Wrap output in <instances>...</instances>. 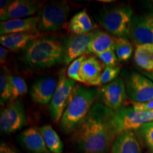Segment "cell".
<instances>
[{"label":"cell","instance_id":"obj_1","mask_svg":"<svg viewBox=\"0 0 153 153\" xmlns=\"http://www.w3.org/2000/svg\"><path fill=\"white\" fill-rule=\"evenodd\" d=\"M114 111L95 103L81 125L73 133L78 153H107L117 135L113 120Z\"/></svg>","mask_w":153,"mask_h":153},{"label":"cell","instance_id":"obj_2","mask_svg":"<svg viewBox=\"0 0 153 153\" xmlns=\"http://www.w3.org/2000/svg\"><path fill=\"white\" fill-rule=\"evenodd\" d=\"M97 89L76 85L60 120V128L65 134L73 133L81 125L94 104Z\"/></svg>","mask_w":153,"mask_h":153},{"label":"cell","instance_id":"obj_3","mask_svg":"<svg viewBox=\"0 0 153 153\" xmlns=\"http://www.w3.org/2000/svg\"><path fill=\"white\" fill-rule=\"evenodd\" d=\"M64 45L55 38H39L24 51V60L30 66L38 68L54 66L63 60Z\"/></svg>","mask_w":153,"mask_h":153},{"label":"cell","instance_id":"obj_4","mask_svg":"<svg viewBox=\"0 0 153 153\" xmlns=\"http://www.w3.org/2000/svg\"><path fill=\"white\" fill-rule=\"evenodd\" d=\"M133 11L129 6H118L101 12L99 22L115 37L129 38Z\"/></svg>","mask_w":153,"mask_h":153},{"label":"cell","instance_id":"obj_5","mask_svg":"<svg viewBox=\"0 0 153 153\" xmlns=\"http://www.w3.org/2000/svg\"><path fill=\"white\" fill-rule=\"evenodd\" d=\"M70 11L67 1H52L45 4L38 14L40 16L39 32H55L65 24Z\"/></svg>","mask_w":153,"mask_h":153},{"label":"cell","instance_id":"obj_6","mask_svg":"<svg viewBox=\"0 0 153 153\" xmlns=\"http://www.w3.org/2000/svg\"><path fill=\"white\" fill-rule=\"evenodd\" d=\"M153 121L152 111H140L133 106L114 111V127L116 135L125 131H136L144 124Z\"/></svg>","mask_w":153,"mask_h":153},{"label":"cell","instance_id":"obj_7","mask_svg":"<svg viewBox=\"0 0 153 153\" xmlns=\"http://www.w3.org/2000/svg\"><path fill=\"white\" fill-rule=\"evenodd\" d=\"M75 86L76 82L68 77L65 70L64 69L61 70L59 74L56 90L48 107L50 115L54 123L60 122L70 101L72 91Z\"/></svg>","mask_w":153,"mask_h":153},{"label":"cell","instance_id":"obj_8","mask_svg":"<svg viewBox=\"0 0 153 153\" xmlns=\"http://www.w3.org/2000/svg\"><path fill=\"white\" fill-rule=\"evenodd\" d=\"M27 118L22 101L19 99L11 101L1 110L0 130L2 133L11 134L27 126Z\"/></svg>","mask_w":153,"mask_h":153},{"label":"cell","instance_id":"obj_9","mask_svg":"<svg viewBox=\"0 0 153 153\" xmlns=\"http://www.w3.org/2000/svg\"><path fill=\"white\" fill-rule=\"evenodd\" d=\"M97 97L109 109L114 111L120 109L128 99L125 82L118 77L111 83L101 86L97 89Z\"/></svg>","mask_w":153,"mask_h":153},{"label":"cell","instance_id":"obj_10","mask_svg":"<svg viewBox=\"0 0 153 153\" xmlns=\"http://www.w3.org/2000/svg\"><path fill=\"white\" fill-rule=\"evenodd\" d=\"M128 97L133 104H140L153 99V82L142 74L133 72L126 77Z\"/></svg>","mask_w":153,"mask_h":153},{"label":"cell","instance_id":"obj_11","mask_svg":"<svg viewBox=\"0 0 153 153\" xmlns=\"http://www.w3.org/2000/svg\"><path fill=\"white\" fill-rule=\"evenodd\" d=\"M129 38L135 47L143 44L153 43V13L133 16Z\"/></svg>","mask_w":153,"mask_h":153},{"label":"cell","instance_id":"obj_12","mask_svg":"<svg viewBox=\"0 0 153 153\" xmlns=\"http://www.w3.org/2000/svg\"><path fill=\"white\" fill-rule=\"evenodd\" d=\"M45 3L36 0H14L9 7L0 14L1 22L11 19H25L33 16V15L41 10Z\"/></svg>","mask_w":153,"mask_h":153},{"label":"cell","instance_id":"obj_13","mask_svg":"<svg viewBox=\"0 0 153 153\" xmlns=\"http://www.w3.org/2000/svg\"><path fill=\"white\" fill-rule=\"evenodd\" d=\"M57 81L52 76H45L36 80L30 89V97L34 103L46 105L51 103L56 90Z\"/></svg>","mask_w":153,"mask_h":153},{"label":"cell","instance_id":"obj_14","mask_svg":"<svg viewBox=\"0 0 153 153\" xmlns=\"http://www.w3.org/2000/svg\"><path fill=\"white\" fill-rule=\"evenodd\" d=\"M94 31L82 36L72 35L67 39L64 45L63 62L65 65L70 64L74 60L87 53L89 41Z\"/></svg>","mask_w":153,"mask_h":153},{"label":"cell","instance_id":"obj_15","mask_svg":"<svg viewBox=\"0 0 153 153\" xmlns=\"http://www.w3.org/2000/svg\"><path fill=\"white\" fill-rule=\"evenodd\" d=\"M40 16L38 14L25 19H11L6 22H1L0 34L3 36L15 33L37 32L38 31V26Z\"/></svg>","mask_w":153,"mask_h":153},{"label":"cell","instance_id":"obj_16","mask_svg":"<svg viewBox=\"0 0 153 153\" xmlns=\"http://www.w3.org/2000/svg\"><path fill=\"white\" fill-rule=\"evenodd\" d=\"M19 140L29 153H51L48 149L39 128L32 127L24 130L19 136Z\"/></svg>","mask_w":153,"mask_h":153},{"label":"cell","instance_id":"obj_17","mask_svg":"<svg viewBox=\"0 0 153 153\" xmlns=\"http://www.w3.org/2000/svg\"><path fill=\"white\" fill-rule=\"evenodd\" d=\"M111 151V153H143L141 143L133 131H125L118 135Z\"/></svg>","mask_w":153,"mask_h":153},{"label":"cell","instance_id":"obj_18","mask_svg":"<svg viewBox=\"0 0 153 153\" xmlns=\"http://www.w3.org/2000/svg\"><path fill=\"white\" fill-rule=\"evenodd\" d=\"M41 35L37 32L15 33L0 36V43L3 47L11 52H18L25 49L34 40L41 38Z\"/></svg>","mask_w":153,"mask_h":153},{"label":"cell","instance_id":"obj_19","mask_svg":"<svg viewBox=\"0 0 153 153\" xmlns=\"http://www.w3.org/2000/svg\"><path fill=\"white\" fill-rule=\"evenodd\" d=\"M103 65L94 57H89L84 60L80 70L82 83L87 86H98L102 74Z\"/></svg>","mask_w":153,"mask_h":153},{"label":"cell","instance_id":"obj_20","mask_svg":"<svg viewBox=\"0 0 153 153\" xmlns=\"http://www.w3.org/2000/svg\"><path fill=\"white\" fill-rule=\"evenodd\" d=\"M114 50V38L106 32L97 30L94 31L92 37L89 41L87 53L98 55L107 51Z\"/></svg>","mask_w":153,"mask_h":153},{"label":"cell","instance_id":"obj_21","mask_svg":"<svg viewBox=\"0 0 153 153\" xmlns=\"http://www.w3.org/2000/svg\"><path fill=\"white\" fill-rule=\"evenodd\" d=\"M94 26L86 9L76 13L70 19L68 29L73 35L82 36L92 32Z\"/></svg>","mask_w":153,"mask_h":153},{"label":"cell","instance_id":"obj_22","mask_svg":"<svg viewBox=\"0 0 153 153\" xmlns=\"http://www.w3.org/2000/svg\"><path fill=\"white\" fill-rule=\"evenodd\" d=\"M135 64L145 72L153 71V43L143 44L135 47L134 53Z\"/></svg>","mask_w":153,"mask_h":153},{"label":"cell","instance_id":"obj_23","mask_svg":"<svg viewBox=\"0 0 153 153\" xmlns=\"http://www.w3.org/2000/svg\"><path fill=\"white\" fill-rule=\"evenodd\" d=\"M47 148L51 153H62L63 143L57 132L51 125H45L39 128Z\"/></svg>","mask_w":153,"mask_h":153},{"label":"cell","instance_id":"obj_24","mask_svg":"<svg viewBox=\"0 0 153 153\" xmlns=\"http://www.w3.org/2000/svg\"><path fill=\"white\" fill-rule=\"evenodd\" d=\"M114 51L118 60L126 62L133 54V47L127 38L114 37Z\"/></svg>","mask_w":153,"mask_h":153},{"label":"cell","instance_id":"obj_25","mask_svg":"<svg viewBox=\"0 0 153 153\" xmlns=\"http://www.w3.org/2000/svg\"><path fill=\"white\" fill-rule=\"evenodd\" d=\"M10 75L8 69L3 67L0 73V103L1 106L11 100V98Z\"/></svg>","mask_w":153,"mask_h":153},{"label":"cell","instance_id":"obj_26","mask_svg":"<svg viewBox=\"0 0 153 153\" xmlns=\"http://www.w3.org/2000/svg\"><path fill=\"white\" fill-rule=\"evenodd\" d=\"M140 142L153 152V121L149 122L141 126L136 131Z\"/></svg>","mask_w":153,"mask_h":153},{"label":"cell","instance_id":"obj_27","mask_svg":"<svg viewBox=\"0 0 153 153\" xmlns=\"http://www.w3.org/2000/svg\"><path fill=\"white\" fill-rule=\"evenodd\" d=\"M10 83L11 88V101L17 100L19 97H22L27 94V84L23 78L11 74Z\"/></svg>","mask_w":153,"mask_h":153},{"label":"cell","instance_id":"obj_28","mask_svg":"<svg viewBox=\"0 0 153 153\" xmlns=\"http://www.w3.org/2000/svg\"><path fill=\"white\" fill-rule=\"evenodd\" d=\"M86 57L84 55L70 63L68 68V70H67V75L70 79L82 83V79L81 77H80V70H81L82 63H83Z\"/></svg>","mask_w":153,"mask_h":153},{"label":"cell","instance_id":"obj_29","mask_svg":"<svg viewBox=\"0 0 153 153\" xmlns=\"http://www.w3.org/2000/svg\"><path fill=\"white\" fill-rule=\"evenodd\" d=\"M119 72V67H114V68L106 67L100 76L98 86L101 87V86L107 85V84H109L113 81H114L115 79L118 78Z\"/></svg>","mask_w":153,"mask_h":153},{"label":"cell","instance_id":"obj_30","mask_svg":"<svg viewBox=\"0 0 153 153\" xmlns=\"http://www.w3.org/2000/svg\"><path fill=\"white\" fill-rule=\"evenodd\" d=\"M97 56L98 57L99 60L101 61L103 64L106 65V67H111V68L116 67L118 60L114 50H111L107 52L97 55Z\"/></svg>","mask_w":153,"mask_h":153},{"label":"cell","instance_id":"obj_31","mask_svg":"<svg viewBox=\"0 0 153 153\" xmlns=\"http://www.w3.org/2000/svg\"><path fill=\"white\" fill-rule=\"evenodd\" d=\"M133 106L140 111H153V99L140 104H133Z\"/></svg>","mask_w":153,"mask_h":153},{"label":"cell","instance_id":"obj_32","mask_svg":"<svg viewBox=\"0 0 153 153\" xmlns=\"http://www.w3.org/2000/svg\"><path fill=\"white\" fill-rule=\"evenodd\" d=\"M0 153H19L17 151L5 143H1L0 145Z\"/></svg>","mask_w":153,"mask_h":153},{"label":"cell","instance_id":"obj_33","mask_svg":"<svg viewBox=\"0 0 153 153\" xmlns=\"http://www.w3.org/2000/svg\"><path fill=\"white\" fill-rule=\"evenodd\" d=\"M9 51L8 49H7L6 48L1 46L0 47V62H1V65L4 64L7 61V57L9 55Z\"/></svg>","mask_w":153,"mask_h":153},{"label":"cell","instance_id":"obj_34","mask_svg":"<svg viewBox=\"0 0 153 153\" xmlns=\"http://www.w3.org/2000/svg\"><path fill=\"white\" fill-rule=\"evenodd\" d=\"M12 1H8V0H1L0 1V14L4 11L6 9L9 7Z\"/></svg>","mask_w":153,"mask_h":153},{"label":"cell","instance_id":"obj_35","mask_svg":"<svg viewBox=\"0 0 153 153\" xmlns=\"http://www.w3.org/2000/svg\"><path fill=\"white\" fill-rule=\"evenodd\" d=\"M142 74L143 75L146 76V77H148V79H150L151 81L153 82V71L152 72H145V71H143L142 72Z\"/></svg>","mask_w":153,"mask_h":153},{"label":"cell","instance_id":"obj_36","mask_svg":"<svg viewBox=\"0 0 153 153\" xmlns=\"http://www.w3.org/2000/svg\"><path fill=\"white\" fill-rule=\"evenodd\" d=\"M104 1V2H112L113 1H106V0H105V1Z\"/></svg>","mask_w":153,"mask_h":153},{"label":"cell","instance_id":"obj_37","mask_svg":"<svg viewBox=\"0 0 153 153\" xmlns=\"http://www.w3.org/2000/svg\"><path fill=\"white\" fill-rule=\"evenodd\" d=\"M148 153H153V152H148Z\"/></svg>","mask_w":153,"mask_h":153},{"label":"cell","instance_id":"obj_38","mask_svg":"<svg viewBox=\"0 0 153 153\" xmlns=\"http://www.w3.org/2000/svg\"></svg>","mask_w":153,"mask_h":153}]
</instances>
